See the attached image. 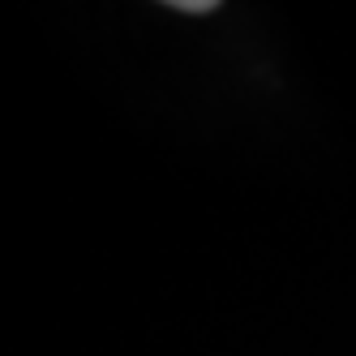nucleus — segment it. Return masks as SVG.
<instances>
[{"label":"nucleus","mask_w":356,"mask_h":356,"mask_svg":"<svg viewBox=\"0 0 356 356\" xmlns=\"http://www.w3.org/2000/svg\"><path fill=\"white\" fill-rule=\"evenodd\" d=\"M176 9H185V13H211L215 5H211V0H181Z\"/></svg>","instance_id":"f257e3e1"}]
</instances>
